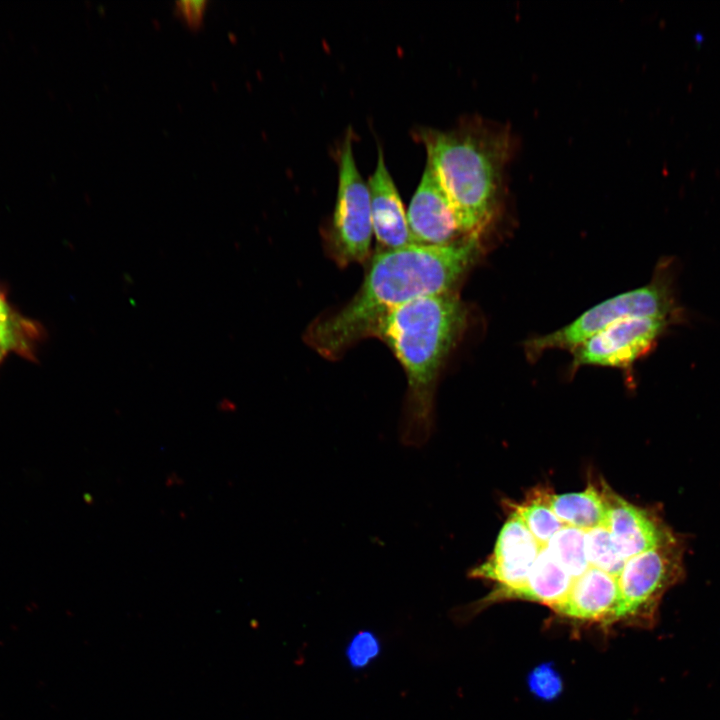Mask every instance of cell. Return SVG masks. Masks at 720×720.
Returning <instances> with one entry per match:
<instances>
[{
  "instance_id": "obj_13",
  "label": "cell",
  "mask_w": 720,
  "mask_h": 720,
  "mask_svg": "<svg viewBox=\"0 0 720 720\" xmlns=\"http://www.w3.org/2000/svg\"><path fill=\"white\" fill-rule=\"evenodd\" d=\"M573 581L574 579L553 558L547 548L542 547L524 585L513 590L494 591L487 600H529L545 604L555 610L566 599Z\"/></svg>"
},
{
  "instance_id": "obj_6",
  "label": "cell",
  "mask_w": 720,
  "mask_h": 720,
  "mask_svg": "<svg viewBox=\"0 0 720 720\" xmlns=\"http://www.w3.org/2000/svg\"><path fill=\"white\" fill-rule=\"evenodd\" d=\"M672 310L667 289L658 283L630 290L609 298L582 313L568 325L533 338L526 344L529 354L548 349H570L628 318H666Z\"/></svg>"
},
{
  "instance_id": "obj_11",
  "label": "cell",
  "mask_w": 720,
  "mask_h": 720,
  "mask_svg": "<svg viewBox=\"0 0 720 720\" xmlns=\"http://www.w3.org/2000/svg\"><path fill=\"white\" fill-rule=\"evenodd\" d=\"M373 233L386 249H396L415 244L412 240L407 216L388 171L382 149H378V161L368 181Z\"/></svg>"
},
{
  "instance_id": "obj_21",
  "label": "cell",
  "mask_w": 720,
  "mask_h": 720,
  "mask_svg": "<svg viewBox=\"0 0 720 720\" xmlns=\"http://www.w3.org/2000/svg\"><path fill=\"white\" fill-rule=\"evenodd\" d=\"M177 13L192 28L198 27L204 15L205 0H180L175 3Z\"/></svg>"
},
{
  "instance_id": "obj_20",
  "label": "cell",
  "mask_w": 720,
  "mask_h": 720,
  "mask_svg": "<svg viewBox=\"0 0 720 720\" xmlns=\"http://www.w3.org/2000/svg\"><path fill=\"white\" fill-rule=\"evenodd\" d=\"M528 686L535 696L544 700H552L559 696L562 690V680L551 664H541L529 674Z\"/></svg>"
},
{
  "instance_id": "obj_3",
  "label": "cell",
  "mask_w": 720,
  "mask_h": 720,
  "mask_svg": "<svg viewBox=\"0 0 720 720\" xmlns=\"http://www.w3.org/2000/svg\"><path fill=\"white\" fill-rule=\"evenodd\" d=\"M427 163L453 210L461 234H479L494 212L509 136L481 123L423 130Z\"/></svg>"
},
{
  "instance_id": "obj_10",
  "label": "cell",
  "mask_w": 720,
  "mask_h": 720,
  "mask_svg": "<svg viewBox=\"0 0 720 720\" xmlns=\"http://www.w3.org/2000/svg\"><path fill=\"white\" fill-rule=\"evenodd\" d=\"M407 222L415 244L445 245L461 234L448 198L428 164L411 199Z\"/></svg>"
},
{
  "instance_id": "obj_7",
  "label": "cell",
  "mask_w": 720,
  "mask_h": 720,
  "mask_svg": "<svg viewBox=\"0 0 720 720\" xmlns=\"http://www.w3.org/2000/svg\"><path fill=\"white\" fill-rule=\"evenodd\" d=\"M666 318H628L593 335L573 352V367L627 368L646 353L661 334Z\"/></svg>"
},
{
  "instance_id": "obj_5",
  "label": "cell",
  "mask_w": 720,
  "mask_h": 720,
  "mask_svg": "<svg viewBox=\"0 0 720 720\" xmlns=\"http://www.w3.org/2000/svg\"><path fill=\"white\" fill-rule=\"evenodd\" d=\"M372 234L369 187L357 169L348 131L340 153L338 190L328 237L331 256L342 266L364 261Z\"/></svg>"
},
{
  "instance_id": "obj_2",
  "label": "cell",
  "mask_w": 720,
  "mask_h": 720,
  "mask_svg": "<svg viewBox=\"0 0 720 720\" xmlns=\"http://www.w3.org/2000/svg\"><path fill=\"white\" fill-rule=\"evenodd\" d=\"M467 322L464 303L452 291L415 299L376 326L406 372L408 392L399 425L405 447L422 448L434 429V393L440 368Z\"/></svg>"
},
{
  "instance_id": "obj_4",
  "label": "cell",
  "mask_w": 720,
  "mask_h": 720,
  "mask_svg": "<svg viewBox=\"0 0 720 720\" xmlns=\"http://www.w3.org/2000/svg\"><path fill=\"white\" fill-rule=\"evenodd\" d=\"M683 556L684 543L676 536L625 562L617 576L621 619L644 627L655 624L665 592L685 575Z\"/></svg>"
},
{
  "instance_id": "obj_22",
  "label": "cell",
  "mask_w": 720,
  "mask_h": 720,
  "mask_svg": "<svg viewBox=\"0 0 720 720\" xmlns=\"http://www.w3.org/2000/svg\"><path fill=\"white\" fill-rule=\"evenodd\" d=\"M232 402L224 400L219 404V408L223 411H232Z\"/></svg>"
},
{
  "instance_id": "obj_8",
  "label": "cell",
  "mask_w": 720,
  "mask_h": 720,
  "mask_svg": "<svg viewBox=\"0 0 720 720\" xmlns=\"http://www.w3.org/2000/svg\"><path fill=\"white\" fill-rule=\"evenodd\" d=\"M541 548L520 518L511 511L499 532L493 553L469 575L496 582L498 588L495 591L517 589L526 582Z\"/></svg>"
},
{
  "instance_id": "obj_17",
  "label": "cell",
  "mask_w": 720,
  "mask_h": 720,
  "mask_svg": "<svg viewBox=\"0 0 720 720\" xmlns=\"http://www.w3.org/2000/svg\"><path fill=\"white\" fill-rule=\"evenodd\" d=\"M523 522L541 547H545L564 524L551 509L547 494H535L512 510Z\"/></svg>"
},
{
  "instance_id": "obj_15",
  "label": "cell",
  "mask_w": 720,
  "mask_h": 720,
  "mask_svg": "<svg viewBox=\"0 0 720 720\" xmlns=\"http://www.w3.org/2000/svg\"><path fill=\"white\" fill-rule=\"evenodd\" d=\"M44 337L43 327L18 312L0 287V342L7 351L26 360L36 361Z\"/></svg>"
},
{
  "instance_id": "obj_19",
  "label": "cell",
  "mask_w": 720,
  "mask_h": 720,
  "mask_svg": "<svg viewBox=\"0 0 720 720\" xmlns=\"http://www.w3.org/2000/svg\"><path fill=\"white\" fill-rule=\"evenodd\" d=\"M382 643L377 634L371 630H360L348 641L345 657L353 670H362L379 657Z\"/></svg>"
},
{
  "instance_id": "obj_14",
  "label": "cell",
  "mask_w": 720,
  "mask_h": 720,
  "mask_svg": "<svg viewBox=\"0 0 720 720\" xmlns=\"http://www.w3.org/2000/svg\"><path fill=\"white\" fill-rule=\"evenodd\" d=\"M548 503L566 526L583 531L605 524L607 502L604 492L593 485L585 490L565 494H547Z\"/></svg>"
},
{
  "instance_id": "obj_9",
  "label": "cell",
  "mask_w": 720,
  "mask_h": 720,
  "mask_svg": "<svg viewBox=\"0 0 720 720\" xmlns=\"http://www.w3.org/2000/svg\"><path fill=\"white\" fill-rule=\"evenodd\" d=\"M603 492L607 502L604 526L625 561L677 536L656 513L629 503L607 487Z\"/></svg>"
},
{
  "instance_id": "obj_18",
  "label": "cell",
  "mask_w": 720,
  "mask_h": 720,
  "mask_svg": "<svg viewBox=\"0 0 720 720\" xmlns=\"http://www.w3.org/2000/svg\"><path fill=\"white\" fill-rule=\"evenodd\" d=\"M585 549L591 567L617 578L626 561L620 555L610 532L604 525L585 531Z\"/></svg>"
},
{
  "instance_id": "obj_16",
  "label": "cell",
  "mask_w": 720,
  "mask_h": 720,
  "mask_svg": "<svg viewBox=\"0 0 720 720\" xmlns=\"http://www.w3.org/2000/svg\"><path fill=\"white\" fill-rule=\"evenodd\" d=\"M571 578L583 575L591 566L585 549V531L564 525L545 546Z\"/></svg>"
},
{
  "instance_id": "obj_23",
  "label": "cell",
  "mask_w": 720,
  "mask_h": 720,
  "mask_svg": "<svg viewBox=\"0 0 720 720\" xmlns=\"http://www.w3.org/2000/svg\"><path fill=\"white\" fill-rule=\"evenodd\" d=\"M8 354H9V352L3 346V344L0 342V366Z\"/></svg>"
},
{
  "instance_id": "obj_1",
  "label": "cell",
  "mask_w": 720,
  "mask_h": 720,
  "mask_svg": "<svg viewBox=\"0 0 720 720\" xmlns=\"http://www.w3.org/2000/svg\"><path fill=\"white\" fill-rule=\"evenodd\" d=\"M480 253L479 234L445 245L411 244L385 249L372 258L361 287L336 312L315 320L305 341L335 359L395 309L421 297L452 292Z\"/></svg>"
},
{
  "instance_id": "obj_12",
  "label": "cell",
  "mask_w": 720,
  "mask_h": 720,
  "mask_svg": "<svg viewBox=\"0 0 720 720\" xmlns=\"http://www.w3.org/2000/svg\"><path fill=\"white\" fill-rule=\"evenodd\" d=\"M555 611L584 621L621 619V598L617 578L590 567L574 579L570 592Z\"/></svg>"
}]
</instances>
